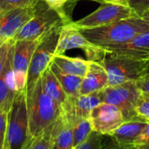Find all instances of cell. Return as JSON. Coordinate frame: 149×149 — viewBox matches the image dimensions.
<instances>
[{
    "label": "cell",
    "instance_id": "obj_1",
    "mask_svg": "<svg viewBox=\"0 0 149 149\" xmlns=\"http://www.w3.org/2000/svg\"><path fill=\"white\" fill-rule=\"evenodd\" d=\"M148 30V24L138 16L98 27L79 29L81 34L97 47L127 43L138 34Z\"/></svg>",
    "mask_w": 149,
    "mask_h": 149
},
{
    "label": "cell",
    "instance_id": "obj_2",
    "mask_svg": "<svg viewBox=\"0 0 149 149\" xmlns=\"http://www.w3.org/2000/svg\"><path fill=\"white\" fill-rule=\"evenodd\" d=\"M27 93L30 139L38 136L52 126L62 114V107L45 93L39 79Z\"/></svg>",
    "mask_w": 149,
    "mask_h": 149
},
{
    "label": "cell",
    "instance_id": "obj_3",
    "mask_svg": "<svg viewBox=\"0 0 149 149\" xmlns=\"http://www.w3.org/2000/svg\"><path fill=\"white\" fill-rule=\"evenodd\" d=\"M71 22V12L55 10L44 1L38 0L35 14L17 33L13 41L39 39L54 28Z\"/></svg>",
    "mask_w": 149,
    "mask_h": 149
},
{
    "label": "cell",
    "instance_id": "obj_4",
    "mask_svg": "<svg viewBox=\"0 0 149 149\" xmlns=\"http://www.w3.org/2000/svg\"><path fill=\"white\" fill-rule=\"evenodd\" d=\"M30 140L26 89L17 93L8 112L4 149H23Z\"/></svg>",
    "mask_w": 149,
    "mask_h": 149
},
{
    "label": "cell",
    "instance_id": "obj_5",
    "mask_svg": "<svg viewBox=\"0 0 149 149\" xmlns=\"http://www.w3.org/2000/svg\"><path fill=\"white\" fill-rule=\"evenodd\" d=\"M98 62L107 73L109 86L138 81L144 77V71L148 64V60L133 59L107 53L103 54Z\"/></svg>",
    "mask_w": 149,
    "mask_h": 149
},
{
    "label": "cell",
    "instance_id": "obj_6",
    "mask_svg": "<svg viewBox=\"0 0 149 149\" xmlns=\"http://www.w3.org/2000/svg\"><path fill=\"white\" fill-rule=\"evenodd\" d=\"M63 25L58 26L42 38L38 45L28 69L26 92H31L44 72L49 68L55 55L59 34Z\"/></svg>",
    "mask_w": 149,
    "mask_h": 149
},
{
    "label": "cell",
    "instance_id": "obj_7",
    "mask_svg": "<svg viewBox=\"0 0 149 149\" xmlns=\"http://www.w3.org/2000/svg\"><path fill=\"white\" fill-rule=\"evenodd\" d=\"M141 93L136 81H129L113 86H108L99 92V96L101 102L117 107L127 121L141 120L135 112Z\"/></svg>",
    "mask_w": 149,
    "mask_h": 149
},
{
    "label": "cell",
    "instance_id": "obj_8",
    "mask_svg": "<svg viewBox=\"0 0 149 149\" xmlns=\"http://www.w3.org/2000/svg\"><path fill=\"white\" fill-rule=\"evenodd\" d=\"M41 39L42 38L36 40H18L13 43L10 60L17 92L26 89L27 73L30 63Z\"/></svg>",
    "mask_w": 149,
    "mask_h": 149
},
{
    "label": "cell",
    "instance_id": "obj_9",
    "mask_svg": "<svg viewBox=\"0 0 149 149\" xmlns=\"http://www.w3.org/2000/svg\"><path fill=\"white\" fill-rule=\"evenodd\" d=\"M134 16L137 15L129 6L107 2L100 3V7H99L95 11L78 21H73L72 23L79 29L93 28Z\"/></svg>",
    "mask_w": 149,
    "mask_h": 149
},
{
    "label": "cell",
    "instance_id": "obj_10",
    "mask_svg": "<svg viewBox=\"0 0 149 149\" xmlns=\"http://www.w3.org/2000/svg\"><path fill=\"white\" fill-rule=\"evenodd\" d=\"M72 22L63 25L59 34L55 55L65 54V52L72 49H81L85 52L87 60H100V53L99 48L91 44L81 34L79 29L77 28Z\"/></svg>",
    "mask_w": 149,
    "mask_h": 149
},
{
    "label": "cell",
    "instance_id": "obj_11",
    "mask_svg": "<svg viewBox=\"0 0 149 149\" xmlns=\"http://www.w3.org/2000/svg\"><path fill=\"white\" fill-rule=\"evenodd\" d=\"M89 120L93 130L104 136H110L125 121L117 107L103 102L91 111Z\"/></svg>",
    "mask_w": 149,
    "mask_h": 149
},
{
    "label": "cell",
    "instance_id": "obj_12",
    "mask_svg": "<svg viewBox=\"0 0 149 149\" xmlns=\"http://www.w3.org/2000/svg\"><path fill=\"white\" fill-rule=\"evenodd\" d=\"M36 9L37 3L0 15V47L8 41L13 40L17 33L33 17Z\"/></svg>",
    "mask_w": 149,
    "mask_h": 149
},
{
    "label": "cell",
    "instance_id": "obj_13",
    "mask_svg": "<svg viewBox=\"0 0 149 149\" xmlns=\"http://www.w3.org/2000/svg\"><path fill=\"white\" fill-rule=\"evenodd\" d=\"M98 48L100 50V58H102L103 54L107 53L133 59L148 60L149 30L138 34L127 43Z\"/></svg>",
    "mask_w": 149,
    "mask_h": 149
},
{
    "label": "cell",
    "instance_id": "obj_14",
    "mask_svg": "<svg viewBox=\"0 0 149 149\" xmlns=\"http://www.w3.org/2000/svg\"><path fill=\"white\" fill-rule=\"evenodd\" d=\"M74 116L62 113L52 125V149H72Z\"/></svg>",
    "mask_w": 149,
    "mask_h": 149
},
{
    "label": "cell",
    "instance_id": "obj_15",
    "mask_svg": "<svg viewBox=\"0 0 149 149\" xmlns=\"http://www.w3.org/2000/svg\"><path fill=\"white\" fill-rule=\"evenodd\" d=\"M107 86H108V77L105 68L98 61L90 60L88 70L80 86V95L99 93Z\"/></svg>",
    "mask_w": 149,
    "mask_h": 149
},
{
    "label": "cell",
    "instance_id": "obj_16",
    "mask_svg": "<svg viewBox=\"0 0 149 149\" xmlns=\"http://www.w3.org/2000/svg\"><path fill=\"white\" fill-rule=\"evenodd\" d=\"M100 103L99 93L79 95L78 97H68L63 107V113L76 118L88 119L91 111Z\"/></svg>",
    "mask_w": 149,
    "mask_h": 149
},
{
    "label": "cell",
    "instance_id": "obj_17",
    "mask_svg": "<svg viewBox=\"0 0 149 149\" xmlns=\"http://www.w3.org/2000/svg\"><path fill=\"white\" fill-rule=\"evenodd\" d=\"M147 121L142 120H133L124 121L109 136L111 140L120 146L134 147L135 141L144 130Z\"/></svg>",
    "mask_w": 149,
    "mask_h": 149
},
{
    "label": "cell",
    "instance_id": "obj_18",
    "mask_svg": "<svg viewBox=\"0 0 149 149\" xmlns=\"http://www.w3.org/2000/svg\"><path fill=\"white\" fill-rule=\"evenodd\" d=\"M12 45L10 49L9 56L5 62L4 67L0 74V107H4L8 109H10V105L17 93L10 60Z\"/></svg>",
    "mask_w": 149,
    "mask_h": 149
},
{
    "label": "cell",
    "instance_id": "obj_19",
    "mask_svg": "<svg viewBox=\"0 0 149 149\" xmlns=\"http://www.w3.org/2000/svg\"><path fill=\"white\" fill-rule=\"evenodd\" d=\"M52 63L62 72L84 78L90 64V60L81 58H71L65 54L55 55L52 58Z\"/></svg>",
    "mask_w": 149,
    "mask_h": 149
},
{
    "label": "cell",
    "instance_id": "obj_20",
    "mask_svg": "<svg viewBox=\"0 0 149 149\" xmlns=\"http://www.w3.org/2000/svg\"><path fill=\"white\" fill-rule=\"evenodd\" d=\"M40 79L42 89L45 92V93L51 97L57 103H58V105L62 107L63 110V107L67 101L68 96L64 92L61 85L59 84L58 79L51 70L50 66L44 72Z\"/></svg>",
    "mask_w": 149,
    "mask_h": 149
},
{
    "label": "cell",
    "instance_id": "obj_21",
    "mask_svg": "<svg viewBox=\"0 0 149 149\" xmlns=\"http://www.w3.org/2000/svg\"><path fill=\"white\" fill-rule=\"evenodd\" d=\"M50 68L58 79L64 92L68 97H78L80 95L79 90L83 78L67 74L58 68L52 62L50 65Z\"/></svg>",
    "mask_w": 149,
    "mask_h": 149
},
{
    "label": "cell",
    "instance_id": "obj_22",
    "mask_svg": "<svg viewBox=\"0 0 149 149\" xmlns=\"http://www.w3.org/2000/svg\"><path fill=\"white\" fill-rule=\"evenodd\" d=\"M91 121L88 119L84 118H74L73 124V142L72 149L76 148L82 142H84L90 134L93 132Z\"/></svg>",
    "mask_w": 149,
    "mask_h": 149
},
{
    "label": "cell",
    "instance_id": "obj_23",
    "mask_svg": "<svg viewBox=\"0 0 149 149\" xmlns=\"http://www.w3.org/2000/svg\"><path fill=\"white\" fill-rule=\"evenodd\" d=\"M53 125V124H52ZM52 125L36 137L31 138L23 149H52Z\"/></svg>",
    "mask_w": 149,
    "mask_h": 149
},
{
    "label": "cell",
    "instance_id": "obj_24",
    "mask_svg": "<svg viewBox=\"0 0 149 149\" xmlns=\"http://www.w3.org/2000/svg\"><path fill=\"white\" fill-rule=\"evenodd\" d=\"M104 135L93 131L87 139L74 149H104Z\"/></svg>",
    "mask_w": 149,
    "mask_h": 149
},
{
    "label": "cell",
    "instance_id": "obj_25",
    "mask_svg": "<svg viewBox=\"0 0 149 149\" xmlns=\"http://www.w3.org/2000/svg\"><path fill=\"white\" fill-rule=\"evenodd\" d=\"M37 2L38 0H0V15L17 8L32 5Z\"/></svg>",
    "mask_w": 149,
    "mask_h": 149
},
{
    "label": "cell",
    "instance_id": "obj_26",
    "mask_svg": "<svg viewBox=\"0 0 149 149\" xmlns=\"http://www.w3.org/2000/svg\"><path fill=\"white\" fill-rule=\"evenodd\" d=\"M135 112L139 119L149 121V93H142L137 102Z\"/></svg>",
    "mask_w": 149,
    "mask_h": 149
},
{
    "label": "cell",
    "instance_id": "obj_27",
    "mask_svg": "<svg viewBox=\"0 0 149 149\" xmlns=\"http://www.w3.org/2000/svg\"><path fill=\"white\" fill-rule=\"evenodd\" d=\"M8 112H9L8 108L4 107H0V149L5 148Z\"/></svg>",
    "mask_w": 149,
    "mask_h": 149
},
{
    "label": "cell",
    "instance_id": "obj_28",
    "mask_svg": "<svg viewBox=\"0 0 149 149\" xmlns=\"http://www.w3.org/2000/svg\"><path fill=\"white\" fill-rule=\"evenodd\" d=\"M50 7L58 10H65L71 12L70 9L72 10L79 0H42Z\"/></svg>",
    "mask_w": 149,
    "mask_h": 149
},
{
    "label": "cell",
    "instance_id": "obj_29",
    "mask_svg": "<svg viewBox=\"0 0 149 149\" xmlns=\"http://www.w3.org/2000/svg\"><path fill=\"white\" fill-rule=\"evenodd\" d=\"M134 147L136 149H149V121L147 122V125L135 141Z\"/></svg>",
    "mask_w": 149,
    "mask_h": 149
},
{
    "label": "cell",
    "instance_id": "obj_30",
    "mask_svg": "<svg viewBox=\"0 0 149 149\" xmlns=\"http://www.w3.org/2000/svg\"><path fill=\"white\" fill-rule=\"evenodd\" d=\"M129 7L138 17H141L145 10L149 9V0H130Z\"/></svg>",
    "mask_w": 149,
    "mask_h": 149
},
{
    "label": "cell",
    "instance_id": "obj_31",
    "mask_svg": "<svg viewBox=\"0 0 149 149\" xmlns=\"http://www.w3.org/2000/svg\"><path fill=\"white\" fill-rule=\"evenodd\" d=\"M14 41L13 40H10L7 43L3 44L1 47H0V74L4 67L5 62L8 58L9 56V52L10 49L11 47V45H13Z\"/></svg>",
    "mask_w": 149,
    "mask_h": 149
},
{
    "label": "cell",
    "instance_id": "obj_32",
    "mask_svg": "<svg viewBox=\"0 0 149 149\" xmlns=\"http://www.w3.org/2000/svg\"><path fill=\"white\" fill-rule=\"evenodd\" d=\"M137 86L142 93H149V76L143 77L142 79L136 81Z\"/></svg>",
    "mask_w": 149,
    "mask_h": 149
},
{
    "label": "cell",
    "instance_id": "obj_33",
    "mask_svg": "<svg viewBox=\"0 0 149 149\" xmlns=\"http://www.w3.org/2000/svg\"><path fill=\"white\" fill-rule=\"evenodd\" d=\"M104 149H136L135 147H125V146H120L111 141V142L105 146Z\"/></svg>",
    "mask_w": 149,
    "mask_h": 149
},
{
    "label": "cell",
    "instance_id": "obj_34",
    "mask_svg": "<svg viewBox=\"0 0 149 149\" xmlns=\"http://www.w3.org/2000/svg\"><path fill=\"white\" fill-rule=\"evenodd\" d=\"M129 1L130 0H108L109 3L120 4V5H124V6H129Z\"/></svg>",
    "mask_w": 149,
    "mask_h": 149
},
{
    "label": "cell",
    "instance_id": "obj_35",
    "mask_svg": "<svg viewBox=\"0 0 149 149\" xmlns=\"http://www.w3.org/2000/svg\"><path fill=\"white\" fill-rule=\"evenodd\" d=\"M141 17L149 25V9H148L147 10H145L141 15Z\"/></svg>",
    "mask_w": 149,
    "mask_h": 149
},
{
    "label": "cell",
    "instance_id": "obj_36",
    "mask_svg": "<svg viewBox=\"0 0 149 149\" xmlns=\"http://www.w3.org/2000/svg\"><path fill=\"white\" fill-rule=\"evenodd\" d=\"M146 76H149V59L148 60V64H147V66L144 71V77H146Z\"/></svg>",
    "mask_w": 149,
    "mask_h": 149
},
{
    "label": "cell",
    "instance_id": "obj_37",
    "mask_svg": "<svg viewBox=\"0 0 149 149\" xmlns=\"http://www.w3.org/2000/svg\"><path fill=\"white\" fill-rule=\"evenodd\" d=\"M91 1H95V2H99L100 3H107L108 0H91Z\"/></svg>",
    "mask_w": 149,
    "mask_h": 149
}]
</instances>
